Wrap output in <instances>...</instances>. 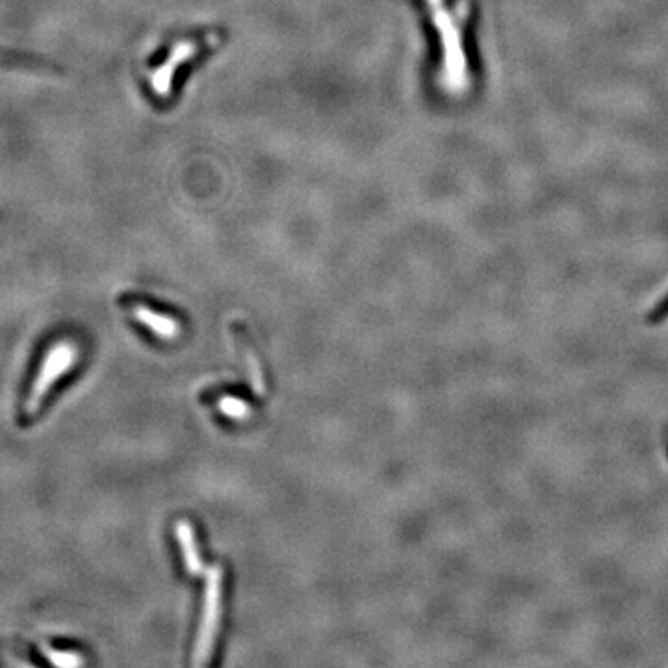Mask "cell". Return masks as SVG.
<instances>
[{"instance_id":"obj_4","label":"cell","mask_w":668,"mask_h":668,"mask_svg":"<svg viewBox=\"0 0 668 668\" xmlns=\"http://www.w3.org/2000/svg\"><path fill=\"white\" fill-rule=\"evenodd\" d=\"M219 43V34L210 32L199 39H182L173 45V49L167 54L166 62L158 65L155 71L151 73V88L155 91L156 97L167 99L173 91V78L180 65L190 62L199 52L206 49L208 45Z\"/></svg>"},{"instance_id":"obj_1","label":"cell","mask_w":668,"mask_h":668,"mask_svg":"<svg viewBox=\"0 0 668 668\" xmlns=\"http://www.w3.org/2000/svg\"><path fill=\"white\" fill-rule=\"evenodd\" d=\"M442 43L440 86L461 95L470 84L468 60L464 54V25L470 17L468 0H424Z\"/></svg>"},{"instance_id":"obj_5","label":"cell","mask_w":668,"mask_h":668,"mask_svg":"<svg viewBox=\"0 0 668 668\" xmlns=\"http://www.w3.org/2000/svg\"><path fill=\"white\" fill-rule=\"evenodd\" d=\"M175 533L179 539L180 546H182V553H184V563H186V570L197 576L203 570V561L199 555V548H197V539H195V529L188 520H180L179 524L175 526Z\"/></svg>"},{"instance_id":"obj_2","label":"cell","mask_w":668,"mask_h":668,"mask_svg":"<svg viewBox=\"0 0 668 668\" xmlns=\"http://www.w3.org/2000/svg\"><path fill=\"white\" fill-rule=\"evenodd\" d=\"M221 592H223V570L219 566H214L210 568L206 576L205 607H203L199 639H197L195 657H193V665L197 667L206 665L214 650L219 618H221Z\"/></svg>"},{"instance_id":"obj_3","label":"cell","mask_w":668,"mask_h":668,"mask_svg":"<svg viewBox=\"0 0 668 668\" xmlns=\"http://www.w3.org/2000/svg\"><path fill=\"white\" fill-rule=\"evenodd\" d=\"M77 359V346H73L71 342H58L51 347V351L47 353V357L41 364V370L28 394V399H26L25 412L28 416H34L41 409L56 379L65 375L67 370L77 362Z\"/></svg>"},{"instance_id":"obj_8","label":"cell","mask_w":668,"mask_h":668,"mask_svg":"<svg viewBox=\"0 0 668 668\" xmlns=\"http://www.w3.org/2000/svg\"><path fill=\"white\" fill-rule=\"evenodd\" d=\"M219 409L221 412H225L229 418L232 420H245L249 416V405L244 403L242 399L236 398H223L219 401Z\"/></svg>"},{"instance_id":"obj_6","label":"cell","mask_w":668,"mask_h":668,"mask_svg":"<svg viewBox=\"0 0 668 668\" xmlns=\"http://www.w3.org/2000/svg\"><path fill=\"white\" fill-rule=\"evenodd\" d=\"M134 318L138 322H142L147 329H151L153 333L162 336V338H177L180 334V325L175 322L173 318L169 316H162V314H156L155 310L145 307V305H138L132 310Z\"/></svg>"},{"instance_id":"obj_7","label":"cell","mask_w":668,"mask_h":668,"mask_svg":"<svg viewBox=\"0 0 668 668\" xmlns=\"http://www.w3.org/2000/svg\"><path fill=\"white\" fill-rule=\"evenodd\" d=\"M43 656L47 657L54 667H82L86 663V659L78 656L77 652H58V650H52L49 646L43 648Z\"/></svg>"},{"instance_id":"obj_10","label":"cell","mask_w":668,"mask_h":668,"mask_svg":"<svg viewBox=\"0 0 668 668\" xmlns=\"http://www.w3.org/2000/svg\"><path fill=\"white\" fill-rule=\"evenodd\" d=\"M668 318V294L667 296L663 297L659 303H657L656 307L652 309V312H650V316H648V320L652 323H659L663 322V320H667Z\"/></svg>"},{"instance_id":"obj_9","label":"cell","mask_w":668,"mask_h":668,"mask_svg":"<svg viewBox=\"0 0 668 668\" xmlns=\"http://www.w3.org/2000/svg\"><path fill=\"white\" fill-rule=\"evenodd\" d=\"M0 65L8 67H45L41 62H32V58L25 56H13V54H0Z\"/></svg>"}]
</instances>
